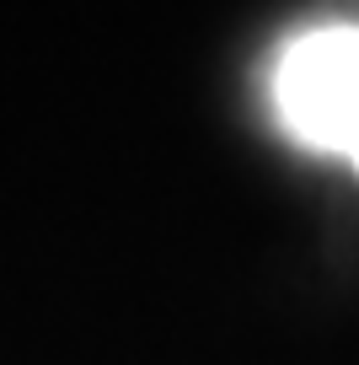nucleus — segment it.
<instances>
[{
    "label": "nucleus",
    "mask_w": 359,
    "mask_h": 365,
    "mask_svg": "<svg viewBox=\"0 0 359 365\" xmlns=\"http://www.w3.org/2000/svg\"><path fill=\"white\" fill-rule=\"evenodd\" d=\"M279 124L301 145L359 161V27H316L279 54Z\"/></svg>",
    "instance_id": "obj_1"
}]
</instances>
